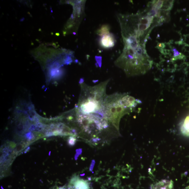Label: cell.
Returning <instances> with one entry per match:
<instances>
[{
	"label": "cell",
	"instance_id": "3",
	"mask_svg": "<svg viewBox=\"0 0 189 189\" xmlns=\"http://www.w3.org/2000/svg\"><path fill=\"white\" fill-rule=\"evenodd\" d=\"M75 189H89V185L86 181L78 180L75 182Z\"/></svg>",
	"mask_w": 189,
	"mask_h": 189
},
{
	"label": "cell",
	"instance_id": "1",
	"mask_svg": "<svg viewBox=\"0 0 189 189\" xmlns=\"http://www.w3.org/2000/svg\"><path fill=\"white\" fill-rule=\"evenodd\" d=\"M99 43L101 47L104 48H109L114 46L115 42L114 36L109 33L102 36Z\"/></svg>",
	"mask_w": 189,
	"mask_h": 189
},
{
	"label": "cell",
	"instance_id": "7",
	"mask_svg": "<svg viewBox=\"0 0 189 189\" xmlns=\"http://www.w3.org/2000/svg\"><path fill=\"white\" fill-rule=\"evenodd\" d=\"M34 137L31 133H29L26 135V138L29 140H32L33 139Z\"/></svg>",
	"mask_w": 189,
	"mask_h": 189
},
{
	"label": "cell",
	"instance_id": "8",
	"mask_svg": "<svg viewBox=\"0 0 189 189\" xmlns=\"http://www.w3.org/2000/svg\"><path fill=\"white\" fill-rule=\"evenodd\" d=\"M23 147L24 145H23L22 144H19V145H18L17 146L16 151L17 152L21 150V149H23Z\"/></svg>",
	"mask_w": 189,
	"mask_h": 189
},
{
	"label": "cell",
	"instance_id": "5",
	"mask_svg": "<svg viewBox=\"0 0 189 189\" xmlns=\"http://www.w3.org/2000/svg\"><path fill=\"white\" fill-rule=\"evenodd\" d=\"M109 31L110 28L108 25H104L97 30V34L99 36H102L110 33Z\"/></svg>",
	"mask_w": 189,
	"mask_h": 189
},
{
	"label": "cell",
	"instance_id": "2",
	"mask_svg": "<svg viewBox=\"0 0 189 189\" xmlns=\"http://www.w3.org/2000/svg\"><path fill=\"white\" fill-rule=\"evenodd\" d=\"M151 189H173V182L163 180L155 184Z\"/></svg>",
	"mask_w": 189,
	"mask_h": 189
},
{
	"label": "cell",
	"instance_id": "4",
	"mask_svg": "<svg viewBox=\"0 0 189 189\" xmlns=\"http://www.w3.org/2000/svg\"><path fill=\"white\" fill-rule=\"evenodd\" d=\"M181 130L183 134L186 136H189V116L184 121L181 127Z\"/></svg>",
	"mask_w": 189,
	"mask_h": 189
},
{
	"label": "cell",
	"instance_id": "6",
	"mask_svg": "<svg viewBox=\"0 0 189 189\" xmlns=\"http://www.w3.org/2000/svg\"><path fill=\"white\" fill-rule=\"evenodd\" d=\"M75 141H76V139L74 138L73 137H70L68 140L69 145L72 146L74 145L75 143Z\"/></svg>",
	"mask_w": 189,
	"mask_h": 189
}]
</instances>
